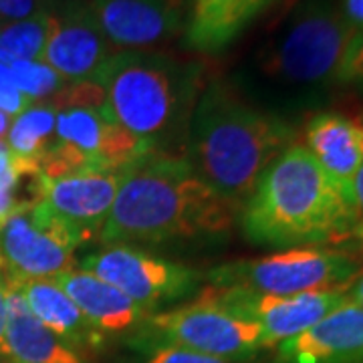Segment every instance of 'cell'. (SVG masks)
I'll list each match as a JSON object with an SVG mask.
<instances>
[{"instance_id": "cell-1", "label": "cell", "mask_w": 363, "mask_h": 363, "mask_svg": "<svg viewBox=\"0 0 363 363\" xmlns=\"http://www.w3.org/2000/svg\"><path fill=\"white\" fill-rule=\"evenodd\" d=\"M297 130L252 105L224 79H212L196 101L186 133V162L224 202L240 212L262 172L291 147Z\"/></svg>"}, {"instance_id": "cell-2", "label": "cell", "mask_w": 363, "mask_h": 363, "mask_svg": "<svg viewBox=\"0 0 363 363\" xmlns=\"http://www.w3.org/2000/svg\"><path fill=\"white\" fill-rule=\"evenodd\" d=\"M238 210L200 180L182 156L150 154L121 169L113 206L99 240L105 245L216 238Z\"/></svg>"}, {"instance_id": "cell-3", "label": "cell", "mask_w": 363, "mask_h": 363, "mask_svg": "<svg viewBox=\"0 0 363 363\" xmlns=\"http://www.w3.org/2000/svg\"><path fill=\"white\" fill-rule=\"evenodd\" d=\"M353 33L337 0H298L255 52L245 83L234 85L264 111L315 107L337 85Z\"/></svg>"}, {"instance_id": "cell-4", "label": "cell", "mask_w": 363, "mask_h": 363, "mask_svg": "<svg viewBox=\"0 0 363 363\" xmlns=\"http://www.w3.org/2000/svg\"><path fill=\"white\" fill-rule=\"evenodd\" d=\"M238 214L245 238L264 248L343 245L357 230L351 202L301 143L262 172Z\"/></svg>"}, {"instance_id": "cell-5", "label": "cell", "mask_w": 363, "mask_h": 363, "mask_svg": "<svg viewBox=\"0 0 363 363\" xmlns=\"http://www.w3.org/2000/svg\"><path fill=\"white\" fill-rule=\"evenodd\" d=\"M204 67L166 52L117 51L93 79L105 93L111 117L152 154L178 156L196 101L204 89Z\"/></svg>"}, {"instance_id": "cell-6", "label": "cell", "mask_w": 363, "mask_h": 363, "mask_svg": "<svg viewBox=\"0 0 363 363\" xmlns=\"http://www.w3.org/2000/svg\"><path fill=\"white\" fill-rule=\"evenodd\" d=\"M363 271V257L325 247L286 248L269 257L236 260L206 272L210 286L242 289L259 295L347 293Z\"/></svg>"}, {"instance_id": "cell-7", "label": "cell", "mask_w": 363, "mask_h": 363, "mask_svg": "<svg viewBox=\"0 0 363 363\" xmlns=\"http://www.w3.org/2000/svg\"><path fill=\"white\" fill-rule=\"evenodd\" d=\"M140 327V337L230 362L247 363L260 350H267L264 333L255 321L238 317L202 297L172 311L152 313Z\"/></svg>"}, {"instance_id": "cell-8", "label": "cell", "mask_w": 363, "mask_h": 363, "mask_svg": "<svg viewBox=\"0 0 363 363\" xmlns=\"http://www.w3.org/2000/svg\"><path fill=\"white\" fill-rule=\"evenodd\" d=\"M79 269L119 289L150 315L162 305L190 297L204 281L196 269L125 245L93 250L81 259Z\"/></svg>"}, {"instance_id": "cell-9", "label": "cell", "mask_w": 363, "mask_h": 363, "mask_svg": "<svg viewBox=\"0 0 363 363\" xmlns=\"http://www.w3.org/2000/svg\"><path fill=\"white\" fill-rule=\"evenodd\" d=\"M81 245H85L81 236L43 202L9 218L0 228V255L11 274L21 281L55 279L71 271Z\"/></svg>"}, {"instance_id": "cell-10", "label": "cell", "mask_w": 363, "mask_h": 363, "mask_svg": "<svg viewBox=\"0 0 363 363\" xmlns=\"http://www.w3.org/2000/svg\"><path fill=\"white\" fill-rule=\"evenodd\" d=\"M113 52L117 51L105 39L89 0H49L40 61L65 83L93 81Z\"/></svg>"}, {"instance_id": "cell-11", "label": "cell", "mask_w": 363, "mask_h": 363, "mask_svg": "<svg viewBox=\"0 0 363 363\" xmlns=\"http://www.w3.org/2000/svg\"><path fill=\"white\" fill-rule=\"evenodd\" d=\"M198 297L208 298L222 309L255 321L264 333L267 350L277 347L319 323L347 301V293H301V295H259L242 289H204Z\"/></svg>"}, {"instance_id": "cell-12", "label": "cell", "mask_w": 363, "mask_h": 363, "mask_svg": "<svg viewBox=\"0 0 363 363\" xmlns=\"http://www.w3.org/2000/svg\"><path fill=\"white\" fill-rule=\"evenodd\" d=\"M116 51H150L186 30L190 0H89Z\"/></svg>"}, {"instance_id": "cell-13", "label": "cell", "mask_w": 363, "mask_h": 363, "mask_svg": "<svg viewBox=\"0 0 363 363\" xmlns=\"http://www.w3.org/2000/svg\"><path fill=\"white\" fill-rule=\"evenodd\" d=\"M121 172H77L45 178L43 204L65 222L83 242L99 240L113 206Z\"/></svg>"}, {"instance_id": "cell-14", "label": "cell", "mask_w": 363, "mask_h": 363, "mask_svg": "<svg viewBox=\"0 0 363 363\" xmlns=\"http://www.w3.org/2000/svg\"><path fill=\"white\" fill-rule=\"evenodd\" d=\"M274 363H363V309L350 298L274 347Z\"/></svg>"}, {"instance_id": "cell-15", "label": "cell", "mask_w": 363, "mask_h": 363, "mask_svg": "<svg viewBox=\"0 0 363 363\" xmlns=\"http://www.w3.org/2000/svg\"><path fill=\"white\" fill-rule=\"evenodd\" d=\"M305 150L353 206V180L363 166L362 125L337 111H321L305 125Z\"/></svg>"}, {"instance_id": "cell-16", "label": "cell", "mask_w": 363, "mask_h": 363, "mask_svg": "<svg viewBox=\"0 0 363 363\" xmlns=\"http://www.w3.org/2000/svg\"><path fill=\"white\" fill-rule=\"evenodd\" d=\"M2 357L11 363H85L83 353L55 335L30 313L18 279L6 285V329Z\"/></svg>"}, {"instance_id": "cell-17", "label": "cell", "mask_w": 363, "mask_h": 363, "mask_svg": "<svg viewBox=\"0 0 363 363\" xmlns=\"http://www.w3.org/2000/svg\"><path fill=\"white\" fill-rule=\"evenodd\" d=\"M52 281L65 291L104 337L133 331L150 317V313L119 289L83 269L61 272Z\"/></svg>"}, {"instance_id": "cell-18", "label": "cell", "mask_w": 363, "mask_h": 363, "mask_svg": "<svg viewBox=\"0 0 363 363\" xmlns=\"http://www.w3.org/2000/svg\"><path fill=\"white\" fill-rule=\"evenodd\" d=\"M274 0H190L186 45L198 52L228 47Z\"/></svg>"}, {"instance_id": "cell-19", "label": "cell", "mask_w": 363, "mask_h": 363, "mask_svg": "<svg viewBox=\"0 0 363 363\" xmlns=\"http://www.w3.org/2000/svg\"><path fill=\"white\" fill-rule=\"evenodd\" d=\"M18 283L30 313L55 335L67 341L79 353L104 347L107 337L85 319L77 305L52 279H18Z\"/></svg>"}, {"instance_id": "cell-20", "label": "cell", "mask_w": 363, "mask_h": 363, "mask_svg": "<svg viewBox=\"0 0 363 363\" xmlns=\"http://www.w3.org/2000/svg\"><path fill=\"white\" fill-rule=\"evenodd\" d=\"M55 125L57 109L51 104H30L13 119L6 143L16 156L39 162L52 145Z\"/></svg>"}, {"instance_id": "cell-21", "label": "cell", "mask_w": 363, "mask_h": 363, "mask_svg": "<svg viewBox=\"0 0 363 363\" xmlns=\"http://www.w3.org/2000/svg\"><path fill=\"white\" fill-rule=\"evenodd\" d=\"M47 40V9L23 21L6 23L0 28V63L40 59Z\"/></svg>"}, {"instance_id": "cell-22", "label": "cell", "mask_w": 363, "mask_h": 363, "mask_svg": "<svg viewBox=\"0 0 363 363\" xmlns=\"http://www.w3.org/2000/svg\"><path fill=\"white\" fill-rule=\"evenodd\" d=\"M9 69H11L16 89L21 91L30 104L33 101L47 104V99H52L67 85L63 77L55 73L51 67L43 63L40 59L18 61V63L9 65Z\"/></svg>"}, {"instance_id": "cell-23", "label": "cell", "mask_w": 363, "mask_h": 363, "mask_svg": "<svg viewBox=\"0 0 363 363\" xmlns=\"http://www.w3.org/2000/svg\"><path fill=\"white\" fill-rule=\"evenodd\" d=\"M131 347L140 353V363H240L145 337L131 339Z\"/></svg>"}, {"instance_id": "cell-24", "label": "cell", "mask_w": 363, "mask_h": 363, "mask_svg": "<svg viewBox=\"0 0 363 363\" xmlns=\"http://www.w3.org/2000/svg\"><path fill=\"white\" fill-rule=\"evenodd\" d=\"M337 85H347L363 93V33L351 39L339 67Z\"/></svg>"}, {"instance_id": "cell-25", "label": "cell", "mask_w": 363, "mask_h": 363, "mask_svg": "<svg viewBox=\"0 0 363 363\" xmlns=\"http://www.w3.org/2000/svg\"><path fill=\"white\" fill-rule=\"evenodd\" d=\"M28 105L30 101L16 89L9 65L0 63V109L11 117H16L18 113H23Z\"/></svg>"}, {"instance_id": "cell-26", "label": "cell", "mask_w": 363, "mask_h": 363, "mask_svg": "<svg viewBox=\"0 0 363 363\" xmlns=\"http://www.w3.org/2000/svg\"><path fill=\"white\" fill-rule=\"evenodd\" d=\"M49 0H0V23H14L45 11Z\"/></svg>"}, {"instance_id": "cell-27", "label": "cell", "mask_w": 363, "mask_h": 363, "mask_svg": "<svg viewBox=\"0 0 363 363\" xmlns=\"http://www.w3.org/2000/svg\"><path fill=\"white\" fill-rule=\"evenodd\" d=\"M339 9L353 37L363 33V0H339Z\"/></svg>"}, {"instance_id": "cell-28", "label": "cell", "mask_w": 363, "mask_h": 363, "mask_svg": "<svg viewBox=\"0 0 363 363\" xmlns=\"http://www.w3.org/2000/svg\"><path fill=\"white\" fill-rule=\"evenodd\" d=\"M353 212H355V222H357L355 238L363 247V166L355 174V180H353Z\"/></svg>"}, {"instance_id": "cell-29", "label": "cell", "mask_w": 363, "mask_h": 363, "mask_svg": "<svg viewBox=\"0 0 363 363\" xmlns=\"http://www.w3.org/2000/svg\"><path fill=\"white\" fill-rule=\"evenodd\" d=\"M11 279V271L0 255V357H2V341H4V329H6V285Z\"/></svg>"}, {"instance_id": "cell-30", "label": "cell", "mask_w": 363, "mask_h": 363, "mask_svg": "<svg viewBox=\"0 0 363 363\" xmlns=\"http://www.w3.org/2000/svg\"><path fill=\"white\" fill-rule=\"evenodd\" d=\"M347 298H350L351 303H355L357 307H362L363 309V271L362 274L355 279V283L350 286V291H347Z\"/></svg>"}, {"instance_id": "cell-31", "label": "cell", "mask_w": 363, "mask_h": 363, "mask_svg": "<svg viewBox=\"0 0 363 363\" xmlns=\"http://www.w3.org/2000/svg\"><path fill=\"white\" fill-rule=\"evenodd\" d=\"M0 363H11V362H6V359H4V357H0Z\"/></svg>"}, {"instance_id": "cell-32", "label": "cell", "mask_w": 363, "mask_h": 363, "mask_svg": "<svg viewBox=\"0 0 363 363\" xmlns=\"http://www.w3.org/2000/svg\"><path fill=\"white\" fill-rule=\"evenodd\" d=\"M359 125H362V133H363V121H362V123H359Z\"/></svg>"}]
</instances>
